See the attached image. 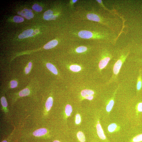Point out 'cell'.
Here are the masks:
<instances>
[{"instance_id": "6da1fadb", "label": "cell", "mask_w": 142, "mask_h": 142, "mask_svg": "<svg viewBox=\"0 0 142 142\" xmlns=\"http://www.w3.org/2000/svg\"><path fill=\"white\" fill-rule=\"evenodd\" d=\"M66 68L69 73L75 75L79 74L83 71V67L81 64H67Z\"/></svg>"}, {"instance_id": "7a4b0ae2", "label": "cell", "mask_w": 142, "mask_h": 142, "mask_svg": "<svg viewBox=\"0 0 142 142\" xmlns=\"http://www.w3.org/2000/svg\"><path fill=\"white\" fill-rule=\"evenodd\" d=\"M110 52V51H106L99 61V67L100 69L102 70L105 68L111 59L112 55Z\"/></svg>"}, {"instance_id": "3957f363", "label": "cell", "mask_w": 142, "mask_h": 142, "mask_svg": "<svg viewBox=\"0 0 142 142\" xmlns=\"http://www.w3.org/2000/svg\"><path fill=\"white\" fill-rule=\"evenodd\" d=\"M47 133V131L46 128H41L35 130L33 133L32 136H34L33 137L35 138H35H37L36 140H37V138H39L38 140H39L40 138H41V140L42 138L43 139L48 138L46 137Z\"/></svg>"}, {"instance_id": "277c9868", "label": "cell", "mask_w": 142, "mask_h": 142, "mask_svg": "<svg viewBox=\"0 0 142 142\" xmlns=\"http://www.w3.org/2000/svg\"><path fill=\"white\" fill-rule=\"evenodd\" d=\"M94 94V91L87 89H85L82 90L81 93V95L82 97L84 99L90 101L94 99L93 95Z\"/></svg>"}, {"instance_id": "5b68a950", "label": "cell", "mask_w": 142, "mask_h": 142, "mask_svg": "<svg viewBox=\"0 0 142 142\" xmlns=\"http://www.w3.org/2000/svg\"><path fill=\"white\" fill-rule=\"evenodd\" d=\"M97 133L99 138L101 140L104 141L106 139V137L104 134L103 128L100 124L99 123L96 126Z\"/></svg>"}, {"instance_id": "8992f818", "label": "cell", "mask_w": 142, "mask_h": 142, "mask_svg": "<svg viewBox=\"0 0 142 142\" xmlns=\"http://www.w3.org/2000/svg\"><path fill=\"white\" fill-rule=\"evenodd\" d=\"M32 10L31 9L29 10L25 9L21 11V14L22 16L25 17V18L28 20L33 18L34 17V15L32 12Z\"/></svg>"}, {"instance_id": "52a82bcc", "label": "cell", "mask_w": 142, "mask_h": 142, "mask_svg": "<svg viewBox=\"0 0 142 142\" xmlns=\"http://www.w3.org/2000/svg\"><path fill=\"white\" fill-rule=\"evenodd\" d=\"M79 36L81 38L90 39L93 37V35L91 32L88 31H82L79 33Z\"/></svg>"}, {"instance_id": "ba28073f", "label": "cell", "mask_w": 142, "mask_h": 142, "mask_svg": "<svg viewBox=\"0 0 142 142\" xmlns=\"http://www.w3.org/2000/svg\"><path fill=\"white\" fill-rule=\"evenodd\" d=\"M53 12L51 10H48L44 13L43 18L46 20H53L56 19L57 17L53 14Z\"/></svg>"}, {"instance_id": "9c48e42d", "label": "cell", "mask_w": 142, "mask_h": 142, "mask_svg": "<svg viewBox=\"0 0 142 142\" xmlns=\"http://www.w3.org/2000/svg\"><path fill=\"white\" fill-rule=\"evenodd\" d=\"M52 139L51 142H73L71 138L70 137H56Z\"/></svg>"}, {"instance_id": "30bf717a", "label": "cell", "mask_w": 142, "mask_h": 142, "mask_svg": "<svg viewBox=\"0 0 142 142\" xmlns=\"http://www.w3.org/2000/svg\"><path fill=\"white\" fill-rule=\"evenodd\" d=\"M33 32L34 31L32 29L26 30L19 35V38L20 39H23L30 37Z\"/></svg>"}, {"instance_id": "8fae6325", "label": "cell", "mask_w": 142, "mask_h": 142, "mask_svg": "<svg viewBox=\"0 0 142 142\" xmlns=\"http://www.w3.org/2000/svg\"><path fill=\"white\" fill-rule=\"evenodd\" d=\"M58 44V42L56 40H53L49 42L44 46V49L48 50L56 46Z\"/></svg>"}, {"instance_id": "7c38bea8", "label": "cell", "mask_w": 142, "mask_h": 142, "mask_svg": "<svg viewBox=\"0 0 142 142\" xmlns=\"http://www.w3.org/2000/svg\"><path fill=\"white\" fill-rule=\"evenodd\" d=\"M87 18L88 20L97 22H100V19L98 15L94 13H90L87 15Z\"/></svg>"}, {"instance_id": "4fadbf2b", "label": "cell", "mask_w": 142, "mask_h": 142, "mask_svg": "<svg viewBox=\"0 0 142 142\" xmlns=\"http://www.w3.org/2000/svg\"><path fill=\"white\" fill-rule=\"evenodd\" d=\"M46 67L50 71L55 75H57L58 74L57 70L53 64L49 63L46 64Z\"/></svg>"}, {"instance_id": "5bb4252c", "label": "cell", "mask_w": 142, "mask_h": 142, "mask_svg": "<svg viewBox=\"0 0 142 142\" xmlns=\"http://www.w3.org/2000/svg\"><path fill=\"white\" fill-rule=\"evenodd\" d=\"M53 103V99L51 97H48L45 104L46 109L47 111H48L50 110L52 106Z\"/></svg>"}, {"instance_id": "9a60e30c", "label": "cell", "mask_w": 142, "mask_h": 142, "mask_svg": "<svg viewBox=\"0 0 142 142\" xmlns=\"http://www.w3.org/2000/svg\"><path fill=\"white\" fill-rule=\"evenodd\" d=\"M73 111L72 108L71 106L69 104H67L65 108V113L67 117L71 116Z\"/></svg>"}, {"instance_id": "2e32d148", "label": "cell", "mask_w": 142, "mask_h": 142, "mask_svg": "<svg viewBox=\"0 0 142 142\" xmlns=\"http://www.w3.org/2000/svg\"><path fill=\"white\" fill-rule=\"evenodd\" d=\"M30 90L26 88L22 90L19 93V96L20 97H24L28 96L30 94Z\"/></svg>"}, {"instance_id": "e0dca14e", "label": "cell", "mask_w": 142, "mask_h": 142, "mask_svg": "<svg viewBox=\"0 0 142 142\" xmlns=\"http://www.w3.org/2000/svg\"><path fill=\"white\" fill-rule=\"evenodd\" d=\"M114 102L113 100H111L109 102L106 107V110L108 112H110L111 110L114 106Z\"/></svg>"}, {"instance_id": "ac0fdd59", "label": "cell", "mask_w": 142, "mask_h": 142, "mask_svg": "<svg viewBox=\"0 0 142 142\" xmlns=\"http://www.w3.org/2000/svg\"><path fill=\"white\" fill-rule=\"evenodd\" d=\"M117 127V126L116 124L113 123L111 124L108 127V131L110 132H114L116 130Z\"/></svg>"}, {"instance_id": "d6986e66", "label": "cell", "mask_w": 142, "mask_h": 142, "mask_svg": "<svg viewBox=\"0 0 142 142\" xmlns=\"http://www.w3.org/2000/svg\"><path fill=\"white\" fill-rule=\"evenodd\" d=\"M133 142H142V134L137 135L132 139Z\"/></svg>"}, {"instance_id": "ffe728a7", "label": "cell", "mask_w": 142, "mask_h": 142, "mask_svg": "<svg viewBox=\"0 0 142 142\" xmlns=\"http://www.w3.org/2000/svg\"><path fill=\"white\" fill-rule=\"evenodd\" d=\"M87 49L86 47L81 46L77 47L76 50V52L78 53H82L86 51Z\"/></svg>"}, {"instance_id": "44dd1931", "label": "cell", "mask_w": 142, "mask_h": 142, "mask_svg": "<svg viewBox=\"0 0 142 142\" xmlns=\"http://www.w3.org/2000/svg\"><path fill=\"white\" fill-rule=\"evenodd\" d=\"M32 8L33 10L37 12H41L43 9V8L41 6L36 4H35L33 5Z\"/></svg>"}, {"instance_id": "7402d4cb", "label": "cell", "mask_w": 142, "mask_h": 142, "mask_svg": "<svg viewBox=\"0 0 142 142\" xmlns=\"http://www.w3.org/2000/svg\"><path fill=\"white\" fill-rule=\"evenodd\" d=\"M13 20L15 23H20L23 22L24 20V19L23 17L16 16L14 17Z\"/></svg>"}, {"instance_id": "603a6c76", "label": "cell", "mask_w": 142, "mask_h": 142, "mask_svg": "<svg viewBox=\"0 0 142 142\" xmlns=\"http://www.w3.org/2000/svg\"><path fill=\"white\" fill-rule=\"evenodd\" d=\"M81 122V118L80 115L79 114H77L75 116V123L76 125H78L80 124Z\"/></svg>"}, {"instance_id": "cb8c5ba5", "label": "cell", "mask_w": 142, "mask_h": 142, "mask_svg": "<svg viewBox=\"0 0 142 142\" xmlns=\"http://www.w3.org/2000/svg\"><path fill=\"white\" fill-rule=\"evenodd\" d=\"M1 105L4 107H6L8 105V104L5 98L4 97H1Z\"/></svg>"}, {"instance_id": "d4e9b609", "label": "cell", "mask_w": 142, "mask_h": 142, "mask_svg": "<svg viewBox=\"0 0 142 142\" xmlns=\"http://www.w3.org/2000/svg\"><path fill=\"white\" fill-rule=\"evenodd\" d=\"M32 66V63L31 62L29 63L28 66L25 69V72L26 74H28L30 72Z\"/></svg>"}, {"instance_id": "484cf974", "label": "cell", "mask_w": 142, "mask_h": 142, "mask_svg": "<svg viewBox=\"0 0 142 142\" xmlns=\"http://www.w3.org/2000/svg\"><path fill=\"white\" fill-rule=\"evenodd\" d=\"M18 83L17 81L12 80L10 82L11 87L12 88H14L17 87Z\"/></svg>"}, {"instance_id": "4316f807", "label": "cell", "mask_w": 142, "mask_h": 142, "mask_svg": "<svg viewBox=\"0 0 142 142\" xmlns=\"http://www.w3.org/2000/svg\"><path fill=\"white\" fill-rule=\"evenodd\" d=\"M142 83L141 81H139L138 82L137 85V89L138 90H140L142 87Z\"/></svg>"}, {"instance_id": "83f0119b", "label": "cell", "mask_w": 142, "mask_h": 142, "mask_svg": "<svg viewBox=\"0 0 142 142\" xmlns=\"http://www.w3.org/2000/svg\"><path fill=\"white\" fill-rule=\"evenodd\" d=\"M137 110L140 112H142V103L138 104L137 106Z\"/></svg>"}, {"instance_id": "f1b7e54d", "label": "cell", "mask_w": 142, "mask_h": 142, "mask_svg": "<svg viewBox=\"0 0 142 142\" xmlns=\"http://www.w3.org/2000/svg\"><path fill=\"white\" fill-rule=\"evenodd\" d=\"M23 142H44L41 141L36 140V141H29L24 140Z\"/></svg>"}, {"instance_id": "f546056e", "label": "cell", "mask_w": 142, "mask_h": 142, "mask_svg": "<svg viewBox=\"0 0 142 142\" xmlns=\"http://www.w3.org/2000/svg\"><path fill=\"white\" fill-rule=\"evenodd\" d=\"M36 34V32H33L32 33V35L30 36V37H32L34 35H35Z\"/></svg>"}, {"instance_id": "4dcf8cb0", "label": "cell", "mask_w": 142, "mask_h": 142, "mask_svg": "<svg viewBox=\"0 0 142 142\" xmlns=\"http://www.w3.org/2000/svg\"><path fill=\"white\" fill-rule=\"evenodd\" d=\"M89 142H96L95 141L92 140L91 139H90L89 138Z\"/></svg>"}, {"instance_id": "1f68e13d", "label": "cell", "mask_w": 142, "mask_h": 142, "mask_svg": "<svg viewBox=\"0 0 142 142\" xmlns=\"http://www.w3.org/2000/svg\"><path fill=\"white\" fill-rule=\"evenodd\" d=\"M35 32H36V33H38L39 32V31L38 29H36L35 30Z\"/></svg>"}, {"instance_id": "d6a6232c", "label": "cell", "mask_w": 142, "mask_h": 142, "mask_svg": "<svg viewBox=\"0 0 142 142\" xmlns=\"http://www.w3.org/2000/svg\"><path fill=\"white\" fill-rule=\"evenodd\" d=\"M77 1V0H73V3H76Z\"/></svg>"}, {"instance_id": "836d02e7", "label": "cell", "mask_w": 142, "mask_h": 142, "mask_svg": "<svg viewBox=\"0 0 142 142\" xmlns=\"http://www.w3.org/2000/svg\"><path fill=\"white\" fill-rule=\"evenodd\" d=\"M18 14L19 15H20L21 14V12H18Z\"/></svg>"}]
</instances>
